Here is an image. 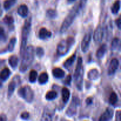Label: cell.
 <instances>
[{"label": "cell", "mask_w": 121, "mask_h": 121, "mask_svg": "<svg viewBox=\"0 0 121 121\" xmlns=\"http://www.w3.org/2000/svg\"><path fill=\"white\" fill-rule=\"evenodd\" d=\"M35 49L33 46H28L26 47L24 54L22 55V61L21 63L19 70L21 73H24L30 67L34 59Z\"/></svg>", "instance_id": "obj_1"}, {"label": "cell", "mask_w": 121, "mask_h": 121, "mask_svg": "<svg viewBox=\"0 0 121 121\" xmlns=\"http://www.w3.org/2000/svg\"><path fill=\"white\" fill-rule=\"evenodd\" d=\"M31 17H30L25 21L24 26L22 29V34H21V41L20 45V53L22 57L25 52V50L27 46V41L31 30Z\"/></svg>", "instance_id": "obj_2"}, {"label": "cell", "mask_w": 121, "mask_h": 121, "mask_svg": "<svg viewBox=\"0 0 121 121\" xmlns=\"http://www.w3.org/2000/svg\"><path fill=\"white\" fill-rule=\"evenodd\" d=\"M80 9L78 4L75 5L73 8L71 9L70 11L69 14L66 16V18L63 22L61 26V28H60V33H65V32L67 31V30L69 29L71 25L73 24V21L75 20L76 17L79 14V12H80Z\"/></svg>", "instance_id": "obj_3"}, {"label": "cell", "mask_w": 121, "mask_h": 121, "mask_svg": "<svg viewBox=\"0 0 121 121\" xmlns=\"http://www.w3.org/2000/svg\"><path fill=\"white\" fill-rule=\"evenodd\" d=\"M83 76L84 69L83 67L82 58L81 57H79L78 58L76 67L75 72H74V78L77 89L80 91H82Z\"/></svg>", "instance_id": "obj_4"}, {"label": "cell", "mask_w": 121, "mask_h": 121, "mask_svg": "<svg viewBox=\"0 0 121 121\" xmlns=\"http://www.w3.org/2000/svg\"><path fill=\"white\" fill-rule=\"evenodd\" d=\"M75 43L73 37H69L66 39L61 40L57 47V54L59 56L66 55Z\"/></svg>", "instance_id": "obj_5"}, {"label": "cell", "mask_w": 121, "mask_h": 121, "mask_svg": "<svg viewBox=\"0 0 121 121\" xmlns=\"http://www.w3.org/2000/svg\"><path fill=\"white\" fill-rule=\"evenodd\" d=\"M18 95L28 103H31L34 98V92L28 85L20 87L18 90Z\"/></svg>", "instance_id": "obj_6"}, {"label": "cell", "mask_w": 121, "mask_h": 121, "mask_svg": "<svg viewBox=\"0 0 121 121\" xmlns=\"http://www.w3.org/2000/svg\"><path fill=\"white\" fill-rule=\"evenodd\" d=\"M80 100L79 98H78V96H73L70 104L66 110V114L69 117H73V116L75 115L77 113L78 108L80 105Z\"/></svg>", "instance_id": "obj_7"}, {"label": "cell", "mask_w": 121, "mask_h": 121, "mask_svg": "<svg viewBox=\"0 0 121 121\" xmlns=\"http://www.w3.org/2000/svg\"><path fill=\"white\" fill-rule=\"evenodd\" d=\"M20 83V77L18 75H16L13 78L11 81L9 82L8 85V98H10L14 92L15 91L16 86Z\"/></svg>", "instance_id": "obj_8"}, {"label": "cell", "mask_w": 121, "mask_h": 121, "mask_svg": "<svg viewBox=\"0 0 121 121\" xmlns=\"http://www.w3.org/2000/svg\"><path fill=\"white\" fill-rule=\"evenodd\" d=\"M91 39H92V34L91 32H88L85 34L82 41L81 49L83 53H86L88 51Z\"/></svg>", "instance_id": "obj_9"}, {"label": "cell", "mask_w": 121, "mask_h": 121, "mask_svg": "<svg viewBox=\"0 0 121 121\" xmlns=\"http://www.w3.org/2000/svg\"><path fill=\"white\" fill-rule=\"evenodd\" d=\"M104 35V28L102 26L99 25L95 29L93 34V40L96 43H99L102 40Z\"/></svg>", "instance_id": "obj_10"}, {"label": "cell", "mask_w": 121, "mask_h": 121, "mask_svg": "<svg viewBox=\"0 0 121 121\" xmlns=\"http://www.w3.org/2000/svg\"><path fill=\"white\" fill-rule=\"evenodd\" d=\"M119 60L116 58L112 59L109 64V66L108 67V73L109 75L111 76L115 74L117 70H118V67H119Z\"/></svg>", "instance_id": "obj_11"}, {"label": "cell", "mask_w": 121, "mask_h": 121, "mask_svg": "<svg viewBox=\"0 0 121 121\" xmlns=\"http://www.w3.org/2000/svg\"><path fill=\"white\" fill-rule=\"evenodd\" d=\"M54 114V110L49 108H46L44 109L42 117L41 118V121H52L53 119V115Z\"/></svg>", "instance_id": "obj_12"}, {"label": "cell", "mask_w": 121, "mask_h": 121, "mask_svg": "<svg viewBox=\"0 0 121 121\" xmlns=\"http://www.w3.org/2000/svg\"><path fill=\"white\" fill-rule=\"evenodd\" d=\"M113 116V110L111 108H108L104 113L99 118L100 121H108L111 120Z\"/></svg>", "instance_id": "obj_13"}, {"label": "cell", "mask_w": 121, "mask_h": 121, "mask_svg": "<svg viewBox=\"0 0 121 121\" xmlns=\"http://www.w3.org/2000/svg\"><path fill=\"white\" fill-rule=\"evenodd\" d=\"M52 35V32L48 31L47 28L42 27L40 28L39 33V38L41 40H46V39L50 38Z\"/></svg>", "instance_id": "obj_14"}, {"label": "cell", "mask_w": 121, "mask_h": 121, "mask_svg": "<svg viewBox=\"0 0 121 121\" xmlns=\"http://www.w3.org/2000/svg\"><path fill=\"white\" fill-rule=\"evenodd\" d=\"M17 13L20 16L25 18L27 17L28 14V8L26 4H21L18 7Z\"/></svg>", "instance_id": "obj_15"}, {"label": "cell", "mask_w": 121, "mask_h": 121, "mask_svg": "<svg viewBox=\"0 0 121 121\" xmlns=\"http://www.w3.org/2000/svg\"><path fill=\"white\" fill-rule=\"evenodd\" d=\"M100 73L99 70L96 69H92L90 70L87 73V78L90 80H95L99 78Z\"/></svg>", "instance_id": "obj_16"}, {"label": "cell", "mask_w": 121, "mask_h": 121, "mask_svg": "<svg viewBox=\"0 0 121 121\" xmlns=\"http://www.w3.org/2000/svg\"><path fill=\"white\" fill-rule=\"evenodd\" d=\"M76 58V53H74V54H73L72 56H70L69 58H68V59L66 60V61L64 63V67H65L66 69L70 70V69L72 67L73 63H74V61H75Z\"/></svg>", "instance_id": "obj_17"}, {"label": "cell", "mask_w": 121, "mask_h": 121, "mask_svg": "<svg viewBox=\"0 0 121 121\" xmlns=\"http://www.w3.org/2000/svg\"><path fill=\"white\" fill-rule=\"evenodd\" d=\"M52 74L55 78L57 79H61L63 78L65 76V72L63 70L60 68L56 67L52 70Z\"/></svg>", "instance_id": "obj_18"}, {"label": "cell", "mask_w": 121, "mask_h": 121, "mask_svg": "<svg viewBox=\"0 0 121 121\" xmlns=\"http://www.w3.org/2000/svg\"><path fill=\"white\" fill-rule=\"evenodd\" d=\"M106 50H107V46H106V44H103L97 50L96 53V57L98 59H100L104 56V55L106 53Z\"/></svg>", "instance_id": "obj_19"}, {"label": "cell", "mask_w": 121, "mask_h": 121, "mask_svg": "<svg viewBox=\"0 0 121 121\" xmlns=\"http://www.w3.org/2000/svg\"><path fill=\"white\" fill-rule=\"evenodd\" d=\"M70 93L69 90L66 87H63L61 91V96H62V100L64 104H67L69 100Z\"/></svg>", "instance_id": "obj_20"}, {"label": "cell", "mask_w": 121, "mask_h": 121, "mask_svg": "<svg viewBox=\"0 0 121 121\" xmlns=\"http://www.w3.org/2000/svg\"><path fill=\"white\" fill-rule=\"evenodd\" d=\"M11 74V71L7 67L3 69L0 72V79L2 80V81H5L7 80L8 78L9 77Z\"/></svg>", "instance_id": "obj_21"}, {"label": "cell", "mask_w": 121, "mask_h": 121, "mask_svg": "<svg viewBox=\"0 0 121 121\" xmlns=\"http://www.w3.org/2000/svg\"><path fill=\"white\" fill-rule=\"evenodd\" d=\"M8 63L11 67L13 69H15L18 66V58L16 55L11 56L8 59Z\"/></svg>", "instance_id": "obj_22"}, {"label": "cell", "mask_w": 121, "mask_h": 121, "mask_svg": "<svg viewBox=\"0 0 121 121\" xmlns=\"http://www.w3.org/2000/svg\"><path fill=\"white\" fill-rule=\"evenodd\" d=\"M16 42H17V39L15 37H13L12 39H11L10 41H9V43H8V46H7V48H6L5 50H4L5 51H4L3 52H13V51H14V48H15V44H16Z\"/></svg>", "instance_id": "obj_23"}, {"label": "cell", "mask_w": 121, "mask_h": 121, "mask_svg": "<svg viewBox=\"0 0 121 121\" xmlns=\"http://www.w3.org/2000/svg\"><path fill=\"white\" fill-rule=\"evenodd\" d=\"M48 75L46 72H43V73H41L38 79V81L40 85H44L48 82Z\"/></svg>", "instance_id": "obj_24"}, {"label": "cell", "mask_w": 121, "mask_h": 121, "mask_svg": "<svg viewBox=\"0 0 121 121\" xmlns=\"http://www.w3.org/2000/svg\"><path fill=\"white\" fill-rule=\"evenodd\" d=\"M120 7H121V3L120 0H117L114 4H113L112 7H111V11L113 14H118V12L120 10Z\"/></svg>", "instance_id": "obj_25"}, {"label": "cell", "mask_w": 121, "mask_h": 121, "mask_svg": "<svg viewBox=\"0 0 121 121\" xmlns=\"http://www.w3.org/2000/svg\"><path fill=\"white\" fill-rule=\"evenodd\" d=\"M118 95L115 92H113L110 95L109 98V104L112 105H115L118 103Z\"/></svg>", "instance_id": "obj_26"}, {"label": "cell", "mask_w": 121, "mask_h": 121, "mask_svg": "<svg viewBox=\"0 0 121 121\" xmlns=\"http://www.w3.org/2000/svg\"><path fill=\"white\" fill-rule=\"evenodd\" d=\"M57 93L55 91H48L46 95V99L47 100H53L57 97Z\"/></svg>", "instance_id": "obj_27"}, {"label": "cell", "mask_w": 121, "mask_h": 121, "mask_svg": "<svg viewBox=\"0 0 121 121\" xmlns=\"http://www.w3.org/2000/svg\"><path fill=\"white\" fill-rule=\"evenodd\" d=\"M17 2V0H5L4 2V8L5 10L10 9L12 6L14 5Z\"/></svg>", "instance_id": "obj_28"}, {"label": "cell", "mask_w": 121, "mask_h": 121, "mask_svg": "<svg viewBox=\"0 0 121 121\" xmlns=\"http://www.w3.org/2000/svg\"><path fill=\"white\" fill-rule=\"evenodd\" d=\"M37 79V72L34 70L30 71L29 74V80L31 83H35Z\"/></svg>", "instance_id": "obj_29"}, {"label": "cell", "mask_w": 121, "mask_h": 121, "mask_svg": "<svg viewBox=\"0 0 121 121\" xmlns=\"http://www.w3.org/2000/svg\"><path fill=\"white\" fill-rule=\"evenodd\" d=\"M119 43H120V40L118 38H114L111 43V49L112 50L117 49L118 47H119Z\"/></svg>", "instance_id": "obj_30"}, {"label": "cell", "mask_w": 121, "mask_h": 121, "mask_svg": "<svg viewBox=\"0 0 121 121\" xmlns=\"http://www.w3.org/2000/svg\"><path fill=\"white\" fill-rule=\"evenodd\" d=\"M3 21L4 23H5L8 26H11L14 24V18L10 15H6L3 19Z\"/></svg>", "instance_id": "obj_31"}, {"label": "cell", "mask_w": 121, "mask_h": 121, "mask_svg": "<svg viewBox=\"0 0 121 121\" xmlns=\"http://www.w3.org/2000/svg\"><path fill=\"white\" fill-rule=\"evenodd\" d=\"M46 15H47V17L50 18H54L57 15V13L55 9H49L47 11Z\"/></svg>", "instance_id": "obj_32"}, {"label": "cell", "mask_w": 121, "mask_h": 121, "mask_svg": "<svg viewBox=\"0 0 121 121\" xmlns=\"http://www.w3.org/2000/svg\"><path fill=\"white\" fill-rule=\"evenodd\" d=\"M7 38V35H6L4 29L2 27H0V41H6Z\"/></svg>", "instance_id": "obj_33"}, {"label": "cell", "mask_w": 121, "mask_h": 121, "mask_svg": "<svg viewBox=\"0 0 121 121\" xmlns=\"http://www.w3.org/2000/svg\"><path fill=\"white\" fill-rule=\"evenodd\" d=\"M36 55L38 57L41 58L43 57L44 54V50L43 48L41 47H37L36 48Z\"/></svg>", "instance_id": "obj_34"}, {"label": "cell", "mask_w": 121, "mask_h": 121, "mask_svg": "<svg viewBox=\"0 0 121 121\" xmlns=\"http://www.w3.org/2000/svg\"><path fill=\"white\" fill-rule=\"evenodd\" d=\"M87 0H80L79 3L78 4V5H79L80 10H82V9L85 8L86 3H87Z\"/></svg>", "instance_id": "obj_35"}, {"label": "cell", "mask_w": 121, "mask_h": 121, "mask_svg": "<svg viewBox=\"0 0 121 121\" xmlns=\"http://www.w3.org/2000/svg\"><path fill=\"white\" fill-rule=\"evenodd\" d=\"M72 76H71L70 74H69V75L66 77V79H65V81H64V83H65V85L69 86V85H70L71 82H72Z\"/></svg>", "instance_id": "obj_36"}, {"label": "cell", "mask_w": 121, "mask_h": 121, "mask_svg": "<svg viewBox=\"0 0 121 121\" xmlns=\"http://www.w3.org/2000/svg\"><path fill=\"white\" fill-rule=\"evenodd\" d=\"M30 117V113H28V112H22L21 114V118H22V119H24V120H26V119H28Z\"/></svg>", "instance_id": "obj_37"}, {"label": "cell", "mask_w": 121, "mask_h": 121, "mask_svg": "<svg viewBox=\"0 0 121 121\" xmlns=\"http://www.w3.org/2000/svg\"><path fill=\"white\" fill-rule=\"evenodd\" d=\"M93 98L92 97H89L86 99V104L87 105H90L93 103Z\"/></svg>", "instance_id": "obj_38"}, {"label": "cell", "mask_w": 121, "mask_h": 121, "mask_svg": "<svg viewBox=\"0 0 121 121\" xmlns=\"http://www.w3.org/2000/svg\"><path fill=\"white\" fill-rule=\"evenodd\" d=\"M116 22V24H117V27H118V28H119V30H121V18H118V19H117V20L115 21Z\"/></svg>", "instance_id": "obj_39"}, {"label": "cell", "mask_w": 121, "mask_h": 121, "mask_svg": "<svg viewBox=\"0 0 121 121\" xmlns=\"http://www.w3.org/2000/svg\"><path fill=\"white\" fill-rule=\"evenodd\" d=\"M116 120L117 121H121V111H117L116 113Z\"/></svg>", "instance_id": "obj_40"}, {"label": "cell", "mask_w": 121, "mask_h": 121, "mask_svg": "<svg viewBox=\"0 0 121 121\" xmlns=\"http://www.w3.org/2000/svg\"><path fill=\"white\" fill-rule=\"evenodd\" d=\"M7 121V118L5 115L1 114L0 115V121Z\"/></svg>", "instance_id": "obj_41"}, {"label": "cell", "mask_w": 121, "mask_h": 121, "mask_svg": "<svg viewBox=\"0 0 121 121\" xmlns=\"http://www.w3.org/2000/svg\"><path fill=\"white\" fill-rule=\"evenodd\" d=\"M75 1L76 0H67V2H69V3H72V2H73Z\"/></svg>", "instance_id": "obj_42"}, {"label": "cell", "mask_w": 121, "mask_h": 121, "mask_svg": "<svg viewBox=\"0 0 121 121\" xmlns=\"http://www.w3.org/2000/svg\"><path fill=\"white\" fill-rule=\"evenodd\" d=\"M2 80H1V79H0V87H2Z\"/></svg>", "instance_id": "obj_43"}]
</instances>
